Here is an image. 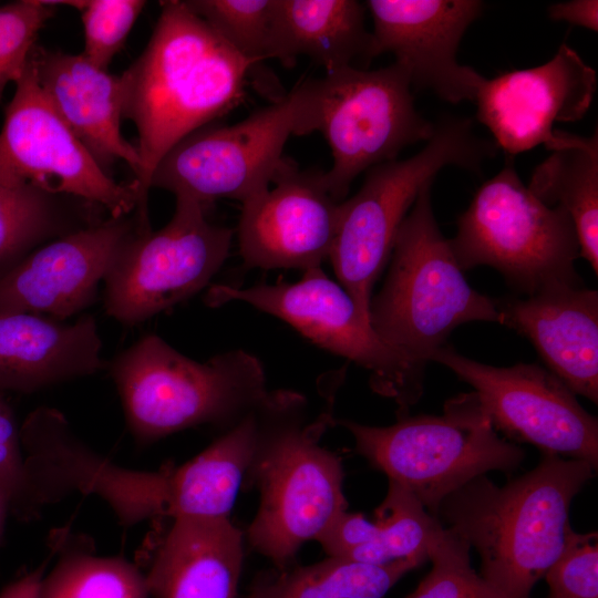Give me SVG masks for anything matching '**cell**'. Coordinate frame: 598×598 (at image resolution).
<instances>
[{
    "label": "cell",
    "instance_id": "cell-14",
    "mask_svg": "<svg viewBox=\"0 0 598 598\" xmlns=\"http://www.w3.org/2000/svg\"><path fill=\"white\" fill-rule=\"evenodd\" d=\"M468 383L497 432L547 454L598 466V421L549 370L534 363L499 368L444 344L432 355Z\"/></svg>",
    "mask_w": 598,
    "mask_h": 598
},
{
    "label": "cell",
    "instance_id": "cell-30",
    "mask_svg": "<svg viewBox=\"0 0 598 598\" xmlns=\"http://www.w3.org/2000/svg\"><path fill=\"white\" fill-rule=\"evenodd\" d=\"M60 226L53 195L32 186L0 185V270L22 259Z\"/></svg>",
    "mask_w": 598,
    "mask_h": 598
},
{
    "label": "cell",
    "instance_id": "cell-28",
    "mask_svg": "<svg viewBox=\"0 0 598 598\" xmlns=\"http://www.w3.org/2000/svg\"><path fill=\"white\" fill-rule=\"evenodd\" d=\"M374 516L375 538L350 550L343 558L371 565L398 560L422 565L429 560V544L439 520L412 494L389 482L386 495Z\"/></svg>",
    "mask_w": 598,
    "mask_h": 598
},
{
    "label": "cell",
    "instance_id": "cell-17",
    "mask_svg": "<svg viewBox=\"0 0 598 598\" xmlns=\"http://www.w3.org/2000/svg\"><path fill=\"white\" fill-rule=\"evenodd\" d=\"M596 89V71L563 42L540 65L485 79L474 101L476 117L514 157L551 142L556 123L580 121Z\"/></svg>",
    "mask_w": 598,
    "mask_h": 598
},
{
    "label": "cell",
    "instance_id": "cell-4",
    "mask_svg": "<svg viewBox=\"0 0 598 598\" xmlns=\"http://www.w3.org/2000/svg\"><path fill=\"white\" fill-rule=\"evenodd\" d=\"M106 369L140 445L200 425L226 431L269 392L255 355L238 349L198 362L155 334L115 355Z\"/></svg>",
    "mask_w": 598,
    "mask_h": 598
},
{
    "label": "cell",
    "instance_id": "cell-5",
    "mask_svg": "<svg viewBox=\"0 0 598 598\" xmlns=\"http://www.w3.org/2000/svg\"><path fill=\"white\" fill-rule=\"evenodd\" d=\"M423 187L396 233L390 267L371 299L370 324L380 339L419 372L450 333L471 321L502 323L496 301L474 290L440 230Z\"/></svg>",
    "mask_w": 598,
    "mask_h": 598
},
{
    "label": "cell",
    "instance_id": "cell-29",
    "mask_svg": "<svg viewBox=\"0 0 598 598\" xmlns=\"http://www.w3.org/2000/svg\"><path fill=\"white\" fill-rule=\"evenodd\" d=\"M231 48L259 64L266 59L286 66L280 0H188Z\"/></svg>",
    "mask_w": 598,
    "mask_h": 598
},
{
    "label": "cell",
    "instance_id": "cell-18",
    "mask_svg": "<svg viewBox=\"0 0 598 598\" xmlns=\"http://www.w3.org/2000/svg\"><path fill=\"white\" fill-rule=\"evenodd\" d=\"M125 217L66 234L0 270V313H48L63 320L95 298L133 234Z\"/></svg>",
    "mask_w": 598,
    "mask_h": 598
},
{
    "label": "cell",
    "instance_id": "cell-15",
    "mask_svg": "<svg viewBox=\"0 0 598 598\" xmlns=\"http://www.w3.org/2000/svg\"><path fill=\"white\" fill-rule=\"evenodd\" d=\"M271 185L241 204L237 238L244 266L321 267L336 240L341 203L330 195L323 172L301 171L286 157Z\"/></svg>",
    "mask_w": 598,
    "mask_h": 598
},
{
    "label": "cell",
    "instance_id": "cell-1",
    "mask_svg": "<svg viewBox=\"0 0 598 598\" xmlns=\"http://www.w3.org/2000/svg\"><path fill=\"white\" fill-rule=\"evenodd\" d=\"M257 63L231 48L185 1L161 2L142 54L118 76L122 117L137 130V224L150 226L147 194L159 161L183 138L237 107Z\"/></svg>",
    "mask_w": 598,
    "mask_h": 598
},
{
    "label": "cell",
    "instance_id": "cell-35",
    "mask_svg": "<svg viewBox=\"0 0 598 598\" xmlns=\"http://www.w3.org/2000/svg\"><path fill=\"white\" fill-rule=\"evenodd\" d=\"M0 487L9 499L11 514L25 520L39 515L40 511L28 474L20 426L4 393H0Z\"/></svg>",
    "mask_w": 598,
    "mask_h": 598
},
{
    "label": "cell",
    "instance_id": "cell-23",
    "mask_svg": "<svg viewBox=\"0 0 598 598\" xmlns=\"http://www.w3.org/2000/svg\"><path fill=\"white\" fill-rule=\"evenodd\" d=\"M257 408L195 457L171 466L167 517H229L252 463Z\"/></svg>",
    "mask_w": 598,
    "mask_h": 598
},
{
    "label": "cell",
    "instance_id": "cell-11",
    "mask_svg": "<svg viewBox=\"0 0 598 598\" xmlns=\"http://www.w3.org/2000/svg\"><path fill=\"white\" fill-rule=\"evenodd\" d=\"M319 89L318 131L332 155L323 178L337 202L344 200L361 173L396 159L406 146L433 134L434 123L416 111L409 75L396 63L327 72L319 78Z\"/></svg>",
    "mask_w": 598,
    "mask_h": 598
},
{
    "label": "cell",
    "instance_id": "cell-39",
    "mask_svg": "<svg viewBox=\"0 0 598 598\" xmlns=\"http://www.w3.org/2000/svg\"><path fill=\"white\" fill-rule=\"evenodd\" d=\"M9 514H10L9 499L0 487V545L3 539L6 522Z\"/></svg>",
    "mask_w": 598,
    "mask_h": 598
},
{
    "label": "cell",
    "instance_id": "cell-9",
    "mask_svg": "<svg viewBox=\"0 0 598 598\" xmlns=\"http://www.w3.org/2000/svg\"><path fill=\"white\" fill-rule=\"evenodd\" d=\"M450 244L463 271L491 266L527 296L555 285L581 283L575 269L579 243L570 217L534 196L509 156L478 187Z\"/></svg>",
    "mask_w": 598,
    "mask_h": 598
},
{
    "label": "cell",
    "instance_id": "cell-3",
    "mask_svg": "<svg viewBox=\"0 0 598 598\" xmlns=\"http://www.w3.org/2000/svg\"><path fill=\"white\" fill-rule=\"evenodd\" d=\"M306 398L269 391L256 410L257 443L245 486L259 492L257 514L246 532L249 546L275 568L292 566L299 549L318 538L348 508L341 457L320 445L322 414L308 421Z\"/></svg>",
    "mask_w": 598,
    "mask_h": 598
},
{
    "label": "cell",
    "instance_id": "cell-36",
    "mask_svg": "<svg viewBox=\"0 0 598 598\" xmlns=\"http://www.w3.org/2000/svg\"><path fill=\"white\" fill-rule=\"evenodd\" d=\"M378 533L375 522L361 513H342L318 538L327 556L343 557L350 550L372 542Z\"/></svg>",
    "mask_w": 598,
    "mask_h": 598
},
{
    "label": "cell",
    "instance_id": "cell-20",
    "mask_svg": "<svg viewBox=\"0 0 598 598\" xmlns=\"http://www.w3.org/2000/svg\"><path fill=\"white\" fill-rule=\"evenodd\" d=\"M28 60L48 101L104 169L124 161L135 174L141 161L136 146L121 132L120 78L69 54L34 44Z\"/></svg>",
    "mask_w": 598,
    "mask_h": 598
},
{
    "label": "cell",
    "instance_id": "cell-7",
    "mask_svg": "<svg viewBox=\"0 0 598 598\" xmlns=\"http://www.w3.org/2000/svg\"><path fill=\"white\" fill-rule=\"evenodd\" d=\"M498 151L473 130L470 118L446 116L434 123L425 146L405 159L367 171L360 189L340 203L330 261L340 285L370 320L373 286L390 260L394 239L420 190L447 166L480 172Z\"/></svg>",
    "mask_w": 598,
    "mask_h": 598
},
{
    "label": "cell",
    "instance_id": "cell-38",
    "mask_svg": "<svg viewBox=\"0 0 598 598\" xmlns=\"http://www.w3.org/2000/svg\"><path fill=\"white\" fill-rule=\"evenodd\" d=\"M43 575L44 567L40 566L17 578L0 591V598H37Z\"/></svg>",
    "mask_w": 598,
    "mask_h": 598
},
{
    "label": "cell",
    "instance_id": "cell-34",
    "mask_svg": "<svg viewBox=\"0 0 598 598\" xmlns=\"http://www.w3.org/2000/svg\"><path fill=\"white\" fill-rule=\"evenodd\" d=\"M545 578L548 598H598L597 533L578 534L571 529Z\"/></svg>",
    "mask_w": 598,
    "mask_h": 598
},
{
    "label": "cell",
    "instance_id": "cell-31",
    "mask_svg": "<svg viewBox=\"0 0 598 598\" xmlns=\"http://www.w3.org/2000/svg\"><path fill=\"white\" fill-rule=\"evenodd\" d=\"M470 549L439 522L429 544L432 568L405 598H507L476 574Z\"/></svg>",
    "mask_w": 598,
    "mask_h": 598
},
{
    "label": "cell",
    "instance_id": "cell-32",
    "mask_svg": "<svg viewBox=\"0 0 598 598\" xmlns=\"http://www.w3.org/2000/svg\"><path fill=\"white\" fill-rule=\"evenodd\" d=\"M145 4L143 0H82L79 10L84 50L81 54L106 71Z\"/></svg>",
    "mask_w": 598,
    "mask_h": 598
},
{
    "label": "cell",
    "instance_id": "cell-6",
    "mask_svg": "<svg viewBox=\"0 0 598 598\" xmlns=\"http://www.w3.org/2000/svg\"><path fill=\"white\" fill-rule=\"evenodd\" d=\"M354 439V451L412 494L435 517L442 501L492 471L512 473L524 450L501 436L475 392L445 401L441 415L399 416L389 426L334 421Z\"/></svg>",
    "mask_w": 598,
    "mask_h": 598
},
{
    "label": "cell",
    "instance_id": "cell-26",
    "mask_svg": "<svg viewBox=\"0 0 598 598\" xmlns=\"http://www.w3.org/2000/svg\"><path fill=\"white\" fill-rule=\"evenodd\" d=\"M419 566L413 560L371 565L328 556L307 566L261 571L244 598H383L404 574Z\"/></svg>",
    "mask_w": 598,
    "mask_h": 598
},
{
    "label": "cell",
    "instance_id": "cell-8",
    "mask_svg": "<svg viewBox=\"0 0 598 598\" xmlns=\"http://www.w3.org/2000/svg\"><path fill=\"white\" fill-rule=\"evenodd\" d=\"M319 120V79H308L240 122L183 138L159 161L150 187L189 197L206 212L218 198L243 204L270 187L290 136L318 131Z\"/></svg>",
    "mask_w": 598,
    "mask_h": 598
},
{
    "label": "cell",
    "instance_id": "cell-10",
    "mask_svg": "<svg viewBox=\"0 0 598 598\" xmlns=\"http://www.w3.org/2000/svg\"><path fill=\"white\" fill-rule=\"evenodd\" d=\"M204 298L213 308L246 302L289 323L322 349L355 362L370 373L371 389L396 404L398 417L408 415L423 393V373L380 339L348 291L321 267L303 271L293 283L248 288L216 283Z\"/></svg>",
    "mask_w": 598,
    "mask_h": 598
},
{
    "label": "cell",
    "instance_id": "cell-21",
    "mask_svg": "<svg viewBox=\"0 0 598 598\" xmlns=\"http://www.w3.org/2000/svg\"><path fill=\"white\" fill-rule=\"evenodd\" d=\"M91 315L72 323L30 312L0 313V393H33L106 369Z\"/></svg>",
    "mask_w": 598,
    "mask_h": 598
},
{
    "label": "cell",
    "instance_id": "cell-13",
    "mask_svg": "<svg viewBox=\"0 0 598 598\" xmlns=\"http://www.w3.org/2000/svg\"><path fill=\"white\" fill-rule=\"evenodd\" d=\"M0 132V185L72 195L125 217L138 205L135 184H120L97 164L42 92L27 60Z\"/></svg>",
    "mask_w": 598,
    "mask_h": 598
},
{
    "label": "cell",
    "instance_id": "cell-27",
    "mask_svg": "<svg viewBox=\"0 0 598 598\" xmlns=\"http://www.w3.org/2000/svg\"><path fill=\"white\" fill-rule=\"evenodd\" d=\"M37 598H150L145 573L117 556L63 548L43 575Z\"/></svg>",
    "mask_w": 598,
    "mask_h": 598
},
{
    "label": "cell",
    "instance_id": "cell-37",
    "mask_svg": "<svg viewBox=\"0 0 598 598\" xmlns=\"http://www.w3.org/2000/svg\"><path fill=\"white\" fill-rule=\"evenodd\" d=\"M548 17L554 21H565L590 31L598 30V1L570 0L557 2L547 8Z\"/></svg>",
    "mask_w": 598,
    "mask_h": 598
},
{
    "label": "cell",
    "instance_id": "cell-16",
    "mask_svg": "<svg viewBox=\"0 0 598 598\" xmlns=\"http://www.w3.org/2000/svg\"><path fill=\"white\" fill-rule=\"evenodd\" d=\"M372 60L392 53L415 90L448 103L474 102L485 81L457 61L461 40L483 12L478 0H369Z\"/></svg>",
    "mask_w": 598,
    "mask_h": 598
},
{
    "label": "cell",
    "instance_id": "cell-33",
    "mask_svg": "<svg viewBox=\"0 0 598 598\" xmlns=\"http://www.w3.org/2000/svg\"><path fill=\"white\" fill-rule=\"evenodd\" d=\"M53 1L21 0L0 7V102L21 75L39 31L54 13Z\"/></svg>",
    "mask_w": 598,
    "mask_h": 598
},
{
    "label": "cell",
    "instance_id": "cell-24",
    "mask_svg": "<svg viewBox=\"0 0 598 598\" xmlns=\"http://www.w3.org/2000/svg\"><path fill=\"white\" fill-rule=\"evenodd\" d=\"M550 151L533 171L528 189L550 207H560L577 233L579 256L598 272V137L555 131Z\"/></svg>",
    "mask_w": 598,
    "mask_h": 598
},
{
    "label": "cell",
    "instance_id": "cell-12",
    "mask_svg": "<svg viewBox=\"0 0 598 598\" xmlns=\"http://www.w3.org/2000/svg\"><path fill=\"white\" fill-rule=\"evenodd\" d=\"M196 200L176 196L171 220L134 231L104 278V308L115 320L143 322L208 286L229 255L234 230L210 224Z\"/></svg>",
    "mask_w": 598,
    "mask_h": 598
},
{
    "label": "cell",
    "instance_id": "cell-19",
    "mask_svg": "<svg viewBox=\"0 0 598 598\" xmlns=\"http://www.w3.org/2000/svg\"><path fill=\"white\" fill-rule=\"evenodd\" d=\"M560 283L495 300L502 323L526 337L575 394L598 402V291Z\"/></svg>",
    "mask_w": 598,
    "mask_h": 598
},
{
    "label": "cell",
    "instance_id": "cell-25",
    "mask_svg": "<svg viewBox=\"0 0 598 598\" xmlns=\"http://www.w3.org/2000/svg\"><path fill=\"white\" fill-rule=\"evenodd\" d=\"M287 68L307 55L326 72L372 61L365 4L357 0H280ZM360 69V68H359Z\"/></svg>",
    "mask_w": 598,
    "mask_h": 598
},
{
    "label": "cell",
    "instance_id": "cell-22",
    "mask_svg": "<svg viewBox=\"0 0 598 598\" xmlns=\"http://www.w3.org/2000/svg\"><path fill=\"white\" fill-rule=\"evenodd\" d=\"M244 534L229 517H177L145 573L150 598H237Z\"/></svg>",
    "mask_w": 598,
    "mask_h": 598
},
{
    "label": "cell",
    "instance_id": "cell-2",
    "mask_svg": "<svg viewBox=\"0 0 598 598\" xmlns=\"http://www.w3.org/2000/svg\"><path fill=\"white\" fill-rule=\"evenodd\" d=\"M590 463L544 453L526 474L498 486L478 476L446 496L435 518L481 557V576L507 598H529L561 553L574 497Z\"/></svg>",
    "mask_w": 598,
    "mask_h": 598
}]
</instances>
